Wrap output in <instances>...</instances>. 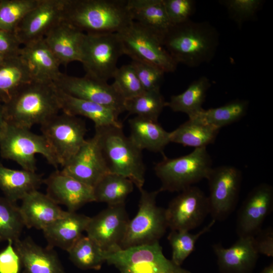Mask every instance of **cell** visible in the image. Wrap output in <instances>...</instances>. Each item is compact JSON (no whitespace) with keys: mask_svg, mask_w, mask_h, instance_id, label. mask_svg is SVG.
<instances>
[{"mask_svg":"<svg viewBox=\"0 0 273 273\" xmlns=\"http://www.w3.org/2000/svg\"><path fill=\"white\" fill-rule=\"evenodd\" d=\"M21 46L15 33L0 29V53L6 57L20 56Z\"/></svg>","mask_w":273,"mask_h":273,"instance_id":"obj_46","label":"cell"},{"mask_svg":"<svg viewBox=\"0 0 273 273\" xmlns=\"http://www.w3.org/2000/svg\"><path fill=\"white\" fill-rule=\"evenodd\" d=\"M57 88L63 112L75 116L86 117L94 122L95 127L110 125L122 126L118 120L119 114L113 109L71 96Z\"/></svg>","mask_w":273,"mask_h":273,"instance_id":"obj_26","label":"cell"},{"mask_svg":"<svg viewBox=\"0 0 273 273\" xmlns=\"http://www.w3.org/2000/svg\"><path fill=\"white\" fill-rule=\"evenodd\" d=\"M53 82L59 89L71 96L105 106L119 114L125 111V100L107 82L86 75L76 77L61 73Z\"/></svg>","mask_w":273,"mask_h":273,"instance_id":"obj_15","label":"cell"},{"mask_svg":"<svg viewBox=\"0 0 273 273\" xmlns=\"http://www.w3.org/2000/svg\"><path fill=\"white\" fill-rule=\"evenodd\" d=\"M39 0H0V29L15 33L24 17Z\"/></svg>","mask_w":273,"mask_h":273,"instance_id":"obj_39","label":"cell"},{"mask_svg":"<svg viewBox=\"0 0 273 273\" xmlns=\"http://www.w3.org/2000/svg\"><path fill=\"white\" fill-rule=\"evenodd\" d=\"M249 105V102L247 100H233L220 107L207 110L203 109L191 118H196L220 129L222 127L238 121L245 116Z\"/></svg>","mask_w":273,"mask_h":273,"instance_id":"obj_34","label":"cell"},{"mask_svg":"<svg viewBox=\"0 0 273 273\" xmlns=\"http://www.w3.org/2000/svg\"><path fill=\"white\" fill-rule=\"evenodd\" d=\"M129 221L125 203L108 205L90 217L85 231L86 236L105 252L120 250Z\"/></svg>","mask_w":273,"mask_h":273,"instance_id":"obj_14","label":"cell"},{"mask_svg":"<svg viewBox=\"0 0 273 273\" xmlns=\"http://www.w3.org/2000/svg\"><path fill=\"white\" fill-rule=\"evenodd\" d=\"M254 246L259 254L273 256V229L269 226L261 229L253 237Z\"/></svg>","mask_w":273,"mask_h":273,"instance_id":"obj_45","label":"cell"},{"mask_svg":"<svg viewBox=\"0 0 273 273\" xmlns=\"http://www.w3.org/2000/svg\"><path fill=\"white\" fill-rule=\"evenodd\" d=\"M145 91L160 90L164 71L145 62L132 60L130 62Z\"/></svg>","mask_w":273,"mask_h":273,"instance_id":"obj_42","label":"cell"},{"mask_svg":"<svg viewBox=\"0 0 273 273\" xmlns=\"http://www.w3.org/2000/svg\"><path fill=\"white\" fill-rule=\"evenodd\" d=\"M260 273H273V263H271L265 266Z\"/></svg>","mask_w":273,"mask_h":273,"instance_id":"obj_48","label":"cell"},{"mask_svg":"<svg viewBox=\"0 0 273 273\" xmlns=\"http://www.w3.org/2000/svg\"><path fill=\"white\" fill-rule=\"evenodd\" d=\"M21 200L20 211L25 226L28 229L42 231L66 211L47 194L38 190L28 194Z\"/></svg>","mask_w":273,"mask_h":273,"instance_id":"obj_23","label":"cell"},{"mask_svg":"<svg viewBox=\"0 0 273 273\" xmlns=\"http://www.w3.org/2000/svg\"><path fill=\"white\" fill-rule=\"evenodd\" d=\"M120 273H192L165 257L159 242L105 253Z\"/></svg>","mask_w":273,"mask_h":273,"instance_id":"obj_9","label":"cell"},{"mask_svg":"<svg viewBox=\"0 0 273 273\" xmlns=\"http://www.w3.org/2000/svg\"><path fill=\"white\" fill-rule=\"evenodd\" d=\"M127 7L133 21L161 39L171 26L163 0H127Z\"/></svg>","mask_w":273,"mask_h":273,"instance_id":"obj_27","label":"cell"},{"mask_svg":"<svg viewBox=\"0 0 273 273\" xmlns=\"http://www.w3.org/2000/svg\"><path fill=\"white\" fill-rule=\"evenodd\" d=\"M162 42L177 65L195 68L212 60L219 46V35L209 22L190 19L171 25L163 35Z\"/></svg>","mask_w":273,"mask_h":273,"instance_id":"obj_1","label":"cell"},{"mask_svg":"<svg viewBox=\"0 0 273 273\" xmlns=\"http://www.w3.org/2000/svg\"><path fill=\"white\" fill-rule=\"evenodd\" d=\"M273 209V187L261 183L248 194L238 211L236 232L239 237H253L261 229Z\"/></svg>","mask_w":273,"mask_h":273,"instance_id":"obj_16","label":"cell"},{"mask_svg":"<svg viewBox=\"0 0 273 273\" xmlns=\"http://www.w3.org/2000/svg\"><path fill=\"white\" fill-rule=\"evenodd\" d=\"M6 124L5 119L3 105L0 104V136Z\"/></svg>","mask_w":273,"mask_h":273,"instance_id":"obj_47","label":"cell"},{"mask_svg":"<svg viewBox=\"0 0 273 273\" xmlns=\"http://www.w3.org/2000/svg\"><path fill=\"white\" fill-rule=\"evenodd\" d=\"M138 211L130 220L121 249L159 242L168 228L165 209L156 204L159 190L148 192L142 189Z\"/></svg>","mask_w":273,"mask_h":273,"instance_id":"obj_8","label":"cell"},{"mask_svg":"<svg viewBox=\"0 0 273 273\" xmlns=\"http://www.w3.org/2000/svg\"><path fill=\"white\" fill-rule=\"evenodd\" d=\"M7 247L0 252V273H19L21 266L20 257L13 246L8 241Z\"/></svg>","mask_w":273,"mask_h":273,"instance_id":"obj_44","label":"cell"},{"mask_svg":"<svg viewBox=\"0 0 273 273\" xmlns=\"http://www.w3.org/2000/svg\"><path fill=\"white\" fill-rule=\"evenodd\" d=\"M206 179L210 215L215 221L226 219L235 210L239 197L242 173L231 165L212 167Z\"/></svg>","mask_w":273,"mask_h":273,"instance_id":"obj_12","label":"cell"},{"mask_svg":"<svg viewBox=\"0 0 273 273\" xmlns=\"http://www.w3.org/2000/svg\"><path fill=\"white\" fill-rule=\"evenodd\" d=\"M168 20L171 25L183 23L191 19L196 10L194 0H163Z\"/></svg>","mask_w":273,"mask_h":273,"instance_id":"obj_43","label":"cell"},{"mask_svg":"<svg viewBox=\"0 0 273 273\" xmlns=\"http://www.w3.org/2000/svg\"><path fill=\"white\" fill-rule=\"evenodd\" d=\"M67 252L71 262L81 269L99 270L106 262V252L87 236L83 235Z\"/></svg>","mask_w":273,"mask_h":273,"instance_id":"obj_35","label":"cell"},{"mask_svg":"<svg viewBox=\"0 0 273 273\" xmlns=\"http://www.w3.org/2000/svg\"><path fill=\"white\" fill-rule=\"evenodd\" d=\"M219 129L196 118H190L170 132V142L195 148L206 147L213 144Z\"/></svg>","mask_w":273,"mask_h":273,"instance_id":"obj_30","label":"cell"},{"mask_svg":"<svg viewBox=\"0 0 273 273\" xmlns=\"http://www.w3.org/2000/svg\"><path fill=\"white\" fill-rule=\"evenodd\" d=\"M0 154L4 159L17 163L23 169L36 172V154L42 155L57 169V159L46 138L30 129L16 126L6 122L0 136Z\"/></svg>","mask_w":273,"mask_h":273,"instance_id":"obj_6","label":"cell"},{"mask_svg":"<svg viewBox=\"0 0 273 273\" xmlns=\"http://www.w3.org/2000/svg\"><path fill=\"white\" fill-rule=\"evenodd\" d=\"M61 171L92 188L106 174L110 173L94 135L86 140L76 154Z\"/></svg>","mask_w":273,"mask_h":273,"instance_id":"obj_17","label":"cell"},{"mask_svg":"<svg viewBox=\"0 0 273 273\" xmlns=\"http://www.w3.org/2000/svg\"><path fill=\"white\" fill-rule=\"evenodd\" d=\"M127 1L64 0L62 21L84 33H118L133 22Z\"/></svg>","mask_w":273,"mask_h":273,"instance_id":"obj_3","label":"cell"},{"mask_svg":"<svg viewBox=\"0 0 273 273\" xmlns=\"http://www.w3.org/2000/svg\"><path fill=\"white\" fill-rule=\"evenodd\" d=\"M123 55V48L118 33H84L80 62L85 75L107 82L113 78L118 68V60Z\"/></svg>","mask_w":273,"mask_h":273,"instance_id":"obj_7","label":"cell"},{"mask_svg":"<svg viewBox=\"0 0 273 273\" xmlns=\"http://www.w3.org/2000/svg\"><path fill=\"white\" fill-rule=\"evenodd\" d=\"M133 183L122 175L109 173L105 175L94 188L95 202L108 205L125 203L133 190Z\"/></svg>","mask_w":273,"mask_h":273,"instance_id":"obj_33","label":"cell"},{"mask_svg":"<svg viewBox=\"0 0 273 273\" xmlns=\"http://www.w3.org/2000/svg\"><path fill=\"white\" fill-rule=\"evenodd\" d=\"M216 221L212 220L201 231L192 234L186 231H170L167 239L172 249V262L181 266L187 258L195 250V244L199 238L209 232Z\"/></svg>","mask_w":273,"mask_h":273,"instance_id":"obj_38","label":"cell"},{"mask_svg":"<svg viewBox=\"0 0 273 273\" xmlns=\"http://www.w3.org/2000/svg\"><path fill=\"white\" fill-rule=\"evenodd\" d=\"M209 214L208 196L194 186L179 192L165 209L170 231H190L200 225Z\"/></svg>","mask_w":273,"mask_h":273,"instance_id":"obj_13","label":"cell"},{"mask_svg":"<svg viewBox=\"0 0 273 273\" xmlns=\"http://www.w3.org/2000/svg\"><path fill=\"white\" fill-rule=\"evenodd\" d=\"M3 108L7 123L29 129L41 125L61 110L54 82L35 79L22 85Z\"/></svg>","mask_w":273,"mask_h":273,"instance_id":"obj_2","label":"cell"},{"mask_svg":"<svg viewBox=\"0 0 273 273\" xmlns=\"http://www.w3.org/2000/svg\"><path fill=\"white\" fill-rule=\"evenodd\" d=\"M24 227L16 202L0 197V242L20 239Z\"/></svg>","mask_w":273,"mask_h":273,"instance_id":"obj_37","label":"cell"},{"mask_svg":"<svg viewBox=\"0 0 273 273\" xmlns=\"http://www.w3.org/2000/svg\"><path fill=\"white\" fill-rule=\"evenodd\" d=\"M128 123L129 138L141 150L163 153L170 142V132L166 131L158 121L135 116L130 119Z\"/></svg>","mask_w":273,"mask_h":273,"instance_id":"obj_29","label":"cell"},{"mask_svg":"<svg viewBox=\"0 0 273 273\" xmlns=\"http://www.w3.org/2000/svg\"><path fill=\"white\" fill-rule=\"evenodd\" d=\"M32 79L20 56L7 58L0 65V104L8 102L22 85Z\"/></svg>","mask_w":273,"mask_h":273,"instance_id":"obj_31","label":"cell"},{"mask_svg":"<svg viewBox=\"0 0 273 273\" xmlns=\"http://www.w3.org/2000/svg\"><path fill=\"white\" fill-rule=\"evenodd\" d=\"M40 130L62 167L86 141L85 122L77 116L64 112L40 125Z\"/></svg>","mask_w":273,"mask_h":273,"instance_id":"obj_10","label":"cell"},{"mask_svg":"<svg viewBox=\"0 0 273 273\" xmlns=\"http://www.w3.org/2000/svg\"><path fill=\"white\" fill-rule=\"evenodd\" d=\"M90 217L76 212L67 211L42 230L48 246L67 252L83 236Z\"/></svg>","mask_w":273,"mask_h":273,"instance_id":"obj_24","label":"cell"},{"mask_svg":"<svg viewBox=\"0 0 273 273\" xmlns=\"http://www.w3.org/2000/svg\"><path fill=\"white\" fill-rule=\"evenodd\" d=\"M166 102L160 90L144 91L139 95L125 100V111L136 116L158 121Z\"/></svg>","mask_w":273,"mask_h":273,"instance_id":"obj_36","label":"cell"},{"mask_svg":"<svg viewBox=\"0 0 273 273\" xmlns=\"http://www.w3.org/2000/svg\"><path fill=\"white\" fill-rule=\"evenodd\" d=\"M212 168V159L206 147L195 148L190 153L175 158L164 155L154 167L161 183L158 190L179 193L206 179Z\"/></svg>","mask_w":273,"mask_h":273,"instance_id":"obj_5","label":"cell"},{"mask_svg":"<svg viewBox=\"0 0 273 273\" xmlns=\"http://www.w3.org/2000/svg\"><path fill=\"white\" fill-rule=\"evenodd\" d=\"M84 33L62 21L55 26L43 39L60 65L80 62L81 42Z\"/></svg>","mask_w":273,"mask_h":273,"instance_id":"obj_22","label":"cell"},{"mask_svg":"<svg viewBox=\"0 0 273 273\" xmlns=\"http://www.w3.org/2000/svg\"><path fill=\"white\" fill-rule=\"evenodd\" d=\"M219 3L226 9L229 18L239 27L254 19L261 8L262 0H221Z\"/></svg>","mask_w":273,"mask_h":273,"instance_id":"obj_41","label":"cell"},{"mask_svg":"<svg viewBox=\"0 0 273 273\" xmlns=\"http://www.w3.org/2000/svg\"><path fill=\"white\" fill-rule=\"evenodd\" d=\"M105 158L110 173L130 180L139 190L145 181L146 167L142 150L126 136L122 126L95 127L94 134Z\"/></svg>","mask_w":273,"mask_h":273,"instance_id":"obj_4","label":"cell"},{"mask_svg":"<svg viewBox=\"0 0 273 273\" xmlns=\"http://www.w3.org/2000/svg\"><path fill=\"white\" fill-rule=\"evenodd\" d=\"M64 0H39L17 26L15 34L23 46L44 38L62 21Z\"/></svg>","mask_w":273,"mask_h":273,"instance_id":"obj_18","label":"cell"},{"mask_svg":"<svg viewBox=\"0 0 273 273\" xmlns=\"http://www.w3.org/2000/svg\"><path fill=\"white\" fill-rule=\"evenodd\" d=\"M23 267V273H66L56 252L43 248L30 237L13 242Z\"/></svg>","mask_w":273,"mask_h":273,"instance_id":"obj_20","label":"cell"},{"mask_svg":"<svg viewBox=\"0 0 273 273\" xmlns=\"http://www.w3.org/2000/svg\"><path fill=\"white\" fill-rule=\"evenodd\" d=\"M124 55L132 60L154 65L165 73L173 72L177 64L163 46L162 39L135 22L118 33Z\"/></svg>","mask_w":273,"mask_h":273,"instance_id":"obj_11","label":"cell"},{"mask_svg":"<svg viewBox=\"0 0 273 273\" xmlns=\"http://www.w3.org/2000/svg\"><path fill=\"white\" fill-rule=\"evenodd\" d=\"M43 183L47 194L58 204L65 206L68 211L76 212L85 204L95 202L94 188L56 170Z\"/></svg>","mask_w":273,"mask_h":273,"instance_id":"obj_19","label":"cell"},{"mask_svg":"<svg viewBox=\"0 0 273 273\" xmlns=\"http://www.w3.org/2000/svg\"><path fill=\"white\" fill-rule=\"evenodd\" d=\"M212 247L220 273H251L259 255L254 246L253 237H239L229 248L219 243Z\"/></svg>","mask_w":273,"mask_h":273,"instance_id":"obj_21","label":"cell"},{"mask_svg":"<svg viewBox=\"0 0 273 273\" xmlns=\"http://www.w3.org/2000/svg\"><path fill=\"white\" fill-rule=\"evenodd\" d=\"M211 86L210 80L205 76H202L192 82L187 89L180 94L173 95L166 107L173 112H182L192 117L203 109L207 93Z\"/></svg>","mask_w":273,"mask_h":273,"instance_id":"obj_32","label":"cell"},{"mask_svg":"<svg viewBox=\"0 0 273 273\" xmlns=\"http://www.w3.org/2000/svg\"><path fill=\"white\" fill-rule=\"evenodd\" d=\"M112 84L118 93L125 100L139 95L145 90L131 64L117 68Z\"/></svg>","mask_w":273,"mask_h":273,"instance_id":"obj_40","label":"cell"},{"mask_svg":"<svg viewBox=\"0 0 273 273\" xmlns=\"http://www.w3.org/2000/svg\"><path fill=\"white\" fill-rule=\"evenodd\" d=\"M7 57L0 53V65L4 62Z\"/></svg>","mask_w":273,"mask_h":273,"instance_id":"obj_49","label":"cell"},{"mask_svg":"<svg viewBox=\"0 0 273 273\" xmlns=\"http://www.w3.org/2000/svg\"><path fill=\"white\" fill-rule=\"evenodd\" d=\"M43 183L41 174L24 169H12L0 163V189L5 197L16 202L38 190Z\"/></svg>","mask_w":273,"mask_h":273,"instance_id":"obj_28","label":"cell"},{"mask_svg":"<svg viewBox=\"0 0 273 273\" xmlns=\"http://www.w3.org/2000/svg\"><path fill=\"white\" fill-rule=\"evenodd\" d=\"M20 56L33 79L54 82L61 74L60 64L43 39L23 46Z\"/></svg>","mask_w":273,"mask_h":273,"instance_id":"obj_25","label":"cell"}]
</instances>
